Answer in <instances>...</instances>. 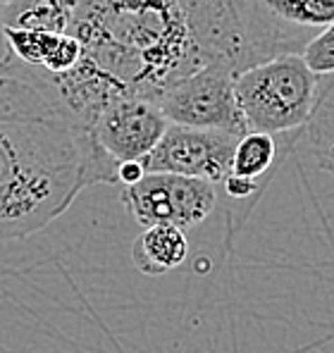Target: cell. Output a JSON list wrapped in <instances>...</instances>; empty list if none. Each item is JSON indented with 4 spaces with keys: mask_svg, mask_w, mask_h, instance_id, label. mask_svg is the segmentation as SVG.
I'll return each instance as SVG.
<instances>
[{
    "mask_svg": "<svg viewBox=\"0 0 334 353\" xmlns=\"http://www.w3.org/2000/svg\"><path fill=\"white\" fill-rule=\"evenodd\" d=\"M239 72L222 62L201 67L194 74L172 84L158 105L170 124L196 129H217L242 139L248 134L244 115L239 110L234 79Z\"/></svg>",
    "mask_w": 334,
    "mask_h": 353,
    "instance_id": "4",
    "label": "cell"
},
{
    "mask_svg": "<svg viewBox=\"0 0 334 353\" xmlns=\"http://www.w3.org/2000/svg\"><path fill=\"white\" fill-rule=\"evenodd\" d=\"M189 256V241L184 230L172 225L144 227L132 246V261L139 272L160 277L177 270Z\"/></svg>",
    "mask_w": 334,
    "mask_h": 353,
    "instance_id": "9",
    "label": "cell"
},
{
    "mask_svg": "<svg viewBox=\"0 0 334 353\" xmlns=\"http://www.w3.org/2000/svg\"><path fill=\"white\" fill-rule=\"evenodd\" d=\"M77 0H10L3 5V27L67 34Z\"/></svg>",
    "mask_w": 334,
    "mask_h": 353,
    "instance_id": "10",
    "label": "cell"
},
{
    "mask_svg": "<svg viewBox=\"0 0 334 353\" xmlns=\"http://www.w3.org/2000/svg\"><path fill=\"white\" fill-rule=\"evenodd\" d=\"M119 165L93 143L48 72L0 60V241L27 239L84 189L115 184Z\"/></svg>",
    "mask_w": 334,
    "mask_h": 353,
    "instance_id": "2",
    "label": "cell"
},
{
    "mask_svg": "<svg viewBox=\"0 0 334 353\" xmlns=\"http://www.w3.org/2000/svg\"><path fill=\"white\" fill-rule=\"evenodd\" d=\"M122 203L141 227L172 225L189 230L217 203V186L206 179L167 172H146L122 189Z\"/></svg>",
    "mask_w": 334,
    "mask_h": 353,
    "instance_id": "5",
    "label": "cell"
},
{
    "mask_svg": "<svg viewBox=\"0 0 334 353\" xmlns=\"http://www.w3.org/2000/svg\"><path fill=\"white\" fill-rule=\"evenodd\" d=\"M8 53L29 67H39L50 74L72 70L81 58V43L72 34H48V31H24L3 27Z\"/></svg>",
    "mask_w": 334,
    "mask_h": 353,
    "instance_id": "8",
    "label": "cell"
},
{
    "mask_svg": "<svg viewBox=\"0 0 334 353\" xmlns=\"http://www.w3.org/2000/svg\"><path fill=\"white\" fill-rule=\"evenodd\" d=\"M320 86V74L301 53H282L250 65L234 79L239 110L248 132L277 137L306 127Z\"/></svg>",
    "mask_w": 334,
    "mask_h": 353,
    "instance_id": "3",
    "label": "cell"
},
{
    "mask_svg": "<svg viewBox=\"0 0 334 353\" xmlns=\"http://www.w3.org/2000/svg\"><path fill=\"white\" fill-rule=\"evenodd\" d=\"M170 127L158 103L139 96H117L101 108L88 137L112 163L144 160Z\"/></svg>",
    "mask_w": 334,
    "mask_h": 353,
    "instance_id": "7",
    "label": "cell"
},
{
    "mask_svg": "<svg viewBox=\"0 0 334 353\" xmlns=\"http://www.w3.org/2000/svg\"><path fill=\"white\" fill-rule=\"evenodd\" d=\"M239 137L217 129H196L170 124L155 148L141 160L144 172H167L206 179L222 186L232 172Z\"/></svg>",
    "mask_w": 334,
    "mask_h": 353,
    "instance_id": "6",
    "label": "cell"
},
{
    "mask_svg": "<svg viewBox=\"0 0 334 353\" xmlns=\"http://www.w3.org/2000/svg\"><path fill=\"white\" fill-rule=\"evenodd\" d=\"M10 3V0H0V8H3V5H8Z\"/></svg>",
    "mask_w": 334,
    "mask_h": 353,
    "instance_id": "17",
    "label": "cell"
},
{
    "mask_svg": "<svg viewBox=\"0 0 334 353\" xmlns=\"http://www.w3.org/2000/svg\"><path fill=\"white\" fill-rule=\"evenodd\" d=\"M279 24L296 31H320L334 22V0H250Z\"/></svg>",
    "mask_w": 334,
    "mask_h": 353,
    "instance_id": "12",
    "label": "cell"
},
{
    "mask_svg": "<svg viewBox=\"0 0 334 353\" xmlns=\"http://www.w3.org/2000/svg\"><path fill=\"white\" fill-rule=\"evenodd\" d=\"M301 55L315 74H334V22L330 27L320 29V34L313 36Z\"/></svg>",
    "mask_w": 334,
    "mask_h": 353,
    "instance_id": "14",
    "label": "cell"
},
{
    "mask_svg": "<svg viewBox=\"0 0 334 353\" xmlns=\"http://www.w3.org/2000/svg\"><path fill=\"white\" fill-rule=\"evenodd\" d=\"M222 189L227 191L232 199H248V196L255 194V181L246 179V176L229 174L227 179L222 181Z\"/></svg>",
    "mask_w": 334,
    "mask_h": 353,
    "instance_id": "15",
    "label": "cell"
},
{
    "mask_svg": "<svg viewBox=\"0 0 334 353\" xmlns=\"http://www.w3.org/2000/svg\"><path fill=\"white\" fill-rule=\"evenodd\" d=\"M144 165H141V160H132V163H122L117 170V181H122L124 186L134 184V181H139L141 176H144Z\"/></svg>",
    "mask_w": 334,
    "mask_h": 353,
    "instance_id": "16",
    "label": "cell"
},
{
    "mask_svg": "<svg viewBox=\"0 0 334 353\" xmlns=\"http://www.w3.org/2000/svg\"><path fill=\"white\" fill-rule=\"evenodd\" d=\"M67 34L81 43V58L48 74L84 124L117 96L158 103L172 84L213 62L242 72L294 53L289 29L250 0H77Z\"/></svg>",
    "mask_w": 334,
    "mask_h": 353,
    "instance_id": "1",
    "label": "cell"
},
{
    "mask_svg": "<svg viewBox=\"0 0 334 353\" xmlns=\"http://www.w3.org/2000/svg\"><path fill=\"white\" fill-rule=\"evenodd\" d=\"M277 158V141L270 134L248 132L239 139L232 158V172L246 179H258L270 170V165Z\"/></svg>",
    "mask_w": 334,
    "mask_h": 353,
    "instance_id": "13",
    "label": "cell"
},
{
    "mask_svg": "<svg viewBox=\"0 0 334 353\" xmlns=\"http://www.w3.org/2000/svg\"><path fill=\"white\" fill-rule=\"evenodd\" d=\"M306 132L317 168L334 176V74H327L325 81L320 79Z\"/></svg>",
    "mask_w": 334,
    "mask_h": 353,
    "instance_id": "11",
    "label": "cell"
}]
</instances>
